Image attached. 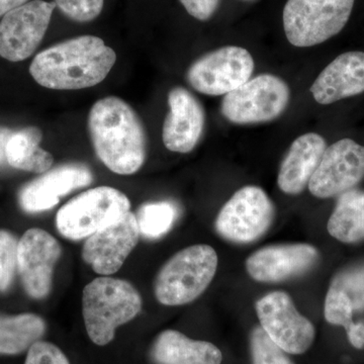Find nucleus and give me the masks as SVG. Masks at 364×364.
<instances>
[{
    "mask_svg": "<svg viewBox=\"0 0 364 364\" xmlns=\"http://www.w3.org/2000/svg\"><path fill=\"white\" fill-rule=\"evenodd\" d=\"M116 61V52L104 40L80 36L39 53L30 73L36 82L49 90H85L102 82Z\"/></svg>",
    "mask_w": 364,
    "mask_h": 364,
    "instance_id": "f257e3e1",
    "label": "nucleus"
},
{
    "mask_svg": "<svg viewBox=\"0 0 364 364\" xmlns=\"http://www.w3.org/2000/svg\"><path fill=\"white\" fill-rule=\"evenodd\" d=\"M88 131L97 157L121 176L136 173L147 153V136L136 112L117 97L97 100L88 114Z\"/></svg>",
    "mask_w": 364,
    "mask_h": 364,
    "instance_id": "f03ea898",
    "label": "nucleus"
},
{
    "mask_svg": "<svg viewBox=\"0 0 364 364\" xmlns=\"http://www.w3.org/2000/svg\"><path fill=\"white\" fill-rule=\"evenodd\" d=\"M142 310V299L133 284L112 277H97L83 289L82 314L93 343L104 346L114 339L117 327L130 322Z\"/></svg>",
    "mask_w": 364,
    "mask_h": 364,
    "instance_id": "7ed1b4c3",
    "label": "nucleus"
},
{
    "mask_svg": "<svg viewBox=\"0 0 364 364\" xmlns=\"http://www.w3.org/2000/svg\"><path fill=\"white\" fill-rule=\"evenodd\" d=\"M215 249L198 244L174 254L158 272L155 296L165 306L191 303L208 289L217 272Z\"/></svg>",
    "mask_w": 364,
    "mask_h": 364,
    "instance_id": "20e7f679",
    "label": "nucleus"
},
{
    "mask_svg": "<svg viewBox=\"0 0 364 364\" xmlns=\"http://www.w3.org/2000/svg\"><path fill=\"white\" fill-rule=\"evenodd\" d=\"M355 0H287L284 33L294 47L322 44L338 35L350 18Z\"/></svg>",
    "mask_w": 364,
    "mask_h": 364,
    "instance_id": "39448f33",
    "label": "nucleus"
},
{
    "mask_svg": "<svg viewBox=\"0 0 364 364\" xmlns=\"http://www.w3.org/2000/svg\"><path fill=\"white\" fill-rule=\"evenodd\" d=\"M130 208V200L119 189L98 186L75 196L60 208L57 229L70 240L88 238L121 219Z\"/></svg>",
    "mask_w": 364,
    "mask_h": 364,
    "instance_id": "423d86ee",
    "label": "nucleus"
},
{
    "mask_svg": "<svg viewBox=\"0 0 364 364\" xmlns=\"http://www.w3.org/2000/svg\"><path fill=\"white\" fill-rule=\"evenodd\" d=\"M291 91L282 78L260 74L223 98L222 114L236 124L267 123L282 116L289 105Z\"/></svg>",
    "mask_w": 364,
    "mask_h": 364,
    "instance_id": "0eeeda50",
    "label": "nucleus"
},
{
    "mask_svg": "<svg viewBox=\"0 0 364 364\" xmlns=\"http://www.w3.org/2000/svg\"><path fill=\"white\" fill-rule=\"evenodd\" d=\"M253 70V57L245 48L226 46L196 60L186 78L198 92L219 97L247 82Z\"/></svg>",
    "mask_w": 364,
    "mask_h": 364,
    "instance_id": "6e6552de",
    "label": "nucleus"
},
{
    "mask_svg": "<svg viewBox=\"0 0 364 364\" xmlns=\"http://www.w3.org/2000/svg\"><path fill=\"white\" fill-rule=\"evenodd\" d=\"M274 205L258 186L239 189L220 210L215 229L223 238L236 243L259 239L272 226Z\"/></svg>",
    "mask_w": 364,
    "mask_h": 364,
    "instance_id": "1a4fd4ad",
    "label": "nucleus"
},
{
    "mask_svg": "<svg viewBox=\"0 0 364 364\" xmlns=\"http://www.w3.org/2000/svg\"><path fill=\"white\" fill-rule=\"evenodd\" d=\"M255 309L260 327L287 353L303 354L312 346L315 328L287 293L272 291L258 299Z\"/></svg>",
    "mask_w": 364,
    "mask_h": 364,
    "instance_id": "9d476101",
    "label": "nucleus"
},
{
    "mask_svg": "<svg viewBox=\"0 0 364 364\" xmlns=\"http://www.w3.org/2000/svg\"><path fill=\"white\" fill-rule=\"evenodd\" d=\"M55 9L53 1L30 0L2 16L0 57L21 62L32 56L44 39Z\"/></svg>",
    "mask_w": 364,
    "mask_h": 364,
    "instance_id": "9b49d317",
    "label": "nucleus"
},
{
    "mask_svg": "<svg viewBox=\"0 0 364 364\" xmlns=\"http://www.w3.org/2000/svg\"><path fill=\"white\" fill-rule=\"evenodd\" d=\"M364 178V146L345 138L326 148L309 191L318 198L339 196Z\"/></svg>",
    "mask_w": 364,
    "mask_h": 364,
    "instance_id": "f8f14e48",
    "label": "nucleus"
},
{
    "mask_svg": "<svg viewBox=\"0 0 364 364\" xmlns=\"http://www.w3.org/2000/svg\"><path fill=\"white\" fill-rule=\"evenodd\" d=\"M61 253L59 242L44 230L32 228L23 235L18 241V272L31 298L44 299L50 294Z\"/></svg>",
    "mask_w": 364,
    "mask_h": 364,
    "instance_id": "ddd939ff",
    "label": "nucleus"
},
{
    "mask_svg": "<svg viewBox=\"0 0 364 364\" xmlns=\"http://www.w3.org/2000/svg\"><path fill=\"white\" fill-rule=\"evenodd\" d=\"M139 235L136 215L126 213L117 222L88 237L83 246V260L98 274H114L136 247Z\"/></svg>",
    "mask_w": 364,
    "mask_h": 364,
    "instance_id": "4468645a",
    "label": "nucleus"
},
{
    "mask_svg": "<svg viewBox=\"0 0 364 364\" xmlns=\"http://www.w3.org/2000/svg\"><path fill=\"white\" fill-rule=\"evenodd\" d=\"M92 181V172L85 165H59L26 183L18 193V202L21 208L30 214L45 212L58 205L61 196L90 186Z\"/></svg>",
    "mask_w": 364,
    "mask_h": 364,
    "instance_id": "2eb2a0df",
    "label": "nucleus"
},
{
    "mask_svg": "<svg viewBox=\"0 0 364 364\" xmlns=\"http://www.w3.org/2000/svg\"><path fill=\"white\" fill-rule=\"evenodd\" d=\"M318 259L317 249L308 244L273 245L251 254L246 269L256 282H279L308 272Z\"/></svg>",
    "mask_w": 364,
    "mask_h": 364,
    "instance_id": "dca6fc26",
    "label": "nucleus"
},
{
    "mask_svg": "<svg viewBox=\"0 0 364 364\" xmlns=\"http://www.w3.org/2000/svg\"><path fill=\"white\" fill-rule=\"evenodd\" d=\"M168 105L170 111L163 124V143L172 152H191L202 138L205 128L203 105L181 86L169 91Z\"/></svg>",
    "mask_w": 364,
    "mask_h": 364,
    "instance_id": "f3484780",
    "label": "nucleus"
},
{
    "mask_svg": "<svg viewBox=\"0 0 364 364\" xmlns=\"http://www.w3.org/2000/svg\"><path fill=\"white\" fill-rule=\"evenodd\" d=\"M310 90L320 105L334 104L364 92V53L339 55L321 72Z\"/></svg>",
    "mask_w": 364,
    "mask_h": 364,
    "instance_id": "a211bd4d",
    "label": "nucleus"
},
{
    "mask_svg": "<svg viewBox=\"0 0 364 364\" xmlns=\"http://www.w3.org/2000/svg\"><path fill=\"white\" fill-rule=\"evenodd\" d=\"M327 148L325 139L315 133L299 136L287 151L280 165L277 184L282 193H303L317 170Z\"/></svg>",
    "mask_w": 364,
    "mask_h": 364,
    "instance_id": "6ab92c4d",
    "label": "nucleus"
},
{
    "mask_svg": "<svg viewBox=\"0 0 364 364\" xmlns=\"http://www.w3.org/2000/svg\"><path fill=\"white\" fill-rule=\"evenodd\" d=\"M152 358L159 364H221L223 354L215 345L166 330L153 345Z\"/></svg>",
    "mask_w": 364,
    "mask_h": 364,
    "instance_id": "aec40b11",
    "label": "nucleus"
},
{
    "mask_svg": "<svg viewBox=\"0 0 364 364\" xmlns=\"http://www.w3.org/2000/svg\"><path fill=\"white\" fill-rule=\"evenodd\" d=\"M43 134L37 127L14 132L6 147V162L16 169L45 173L52 168L54 158L40 147Z\"/></svg>",
    "mask_w": 364,
    "mask_h": 364,
    "instance_id": "412c9836",
    "label": "nucleus"
},
{
    "mask_svg": "<svg viewBox=\"0 0 364 364\" xmlns=\"http://www.w3.org/2000/svg\"><path fill=\"white\" fill-rule=\"evenodd\" d=\"M327 230L342 243L364 240V191L353 188L339 196Z\"/></svg>",
    "mask_w": 364,
    "mask_h": 364,
    "instance_id": "4be33fe9",
    "label": "nucleus"
},
{
    "mask_svg": "<svg viewBox=\"0 0 364 364\" xmlns=\"http://www.w3.org/2000/svg\"><path fill=\"white\" fill-rule=\"evenodd\" d=\"M45 331V321L36 314H0V354L14 355L28 350Z\"/></svg>",
    "mask_w": 364,
    "mask_h": 364,
    "instance_id": "5701e85b",
    "label": "nucleus"
},
{
    "mask_svg": "<svg viewBox=\"0 0 364 364\" xmlns=\"http://www.w3.org/2000/svg\"><path fill=\"white\" fill-rule=\"evenodd\" d=\"M176 215V208L168 202L146 203L136 217L139 231L147 238H159L171 229Z\"/></svg>",
    "mask_w": 364,
    "mask_h": 364,
    "instance_id": "b1692460",
    "label": "nucleus"
},
{
    "mask_svg": "<svg viewBox=\"0 0 364 364\" xmlns=\"http://www.w3.org/2000/svg\"><path fill=\"white\" fill-rule=\"evenodd\" d=\"M324 316L328 323L342 326L345 330L354 323L350 299L334 280H332L326 296Z\"/></svg>",
    "mask_w": 364,
    "mask_h": 364,
    "instance_id": "393cba45",
    "label": "nucleus"
},
{
    "mask_svg": "<svg viewBox=\"0 0 364 364\" xmlns=\"http://www.w3.org/2000/svg\"><path fill=\"white\" fill-rule=\"evenodd\" d=\"M250 346L253 364H294L261 327H256L251 333Z\"/></svg>",
    "mask_w": 364,
    "mask_h": 364,
    "instance_id": "a878e982",
    "label": "nucleus"
},
{
    "mask_svg": "<svg viewBox=\"0 0 364 364\" xmlns=\"http://www.w3.org/2000/svg\"><path fill=\"white\" fill-rule=\"evenodd\" d=\"M18 241L13 233L0 230V291L6 293L18 272Z\"/></svg>",
    "mask_w": 364,
    "mask_h": 364,
    "instance_id": "bb28decb",
    "label": "nucleus"
},
{
    "mask_svg": "<svg viewBox=\"0 0 364 364\" xmlns=\"http://www.w3.org/2000/svg\"><path fill=\"white\" fill-rule=\"evenodd\" d=\"M64 16L77 23H90L102 14L105 0H53Z\"/></svg>",
    "mask_w": 364,
    "mask_h": 364,
    "instance_id": "cd10ccee",
    "label": "nucleus"
},
{
    "mask_svg": "<svg viewBox=\"0 0 364 364\" xmlns=\"http://www.w3.org/2000/svg\"><path fill=\"white\" fill-rule=\"evenodd\" d=\"M25 364H70L58 347L49 342L38 341L28 349Z\"/></svg>",
    "mask_w": 364,
    "mask_h": 364,
    "instance_id": "c85d7f7f",
    "label": "nucleus"
},
{
    "mask_svg": "<svg viewBox=\"0 0 364 364\" xmlns=\"http://www.w3.org/2000/svg\"><path fill=\"white\" fill-rule=\"evenodd\" d=\"M179 1L193 18L205 21L214 16L221 0H179Z\"/></svg>",
    "mask_w": 364,
    "mask_h": 364,
    "instance_id": "c756f323",
    "label": "nucleus"
},
{
    "mask_svg": "<svg viewBox=\"0 0 364 364\" xmlns=\"http://www.w3.org/2000/svg\"><path fill=\"white\" fill-rule=\"evenodd\" d=\"M347 337H348L349 342L352 346L355 348L361 349L364 347V323L355 322L353 323L346 329Z\"/></svg>",
    "mask_w": 364,
    "mask_h": 364,
    "instance_id": "7c9ffc66",
    "label": "nucleus"
},
{
    "mask_svg": "<svg viewBox=\"0 0 364 364\" xmlns=\"http://www.w3.org/2000/svg\"><path fill=\"white\" fill-rule=\"evenodd\" d=\"M14 131L9 128L0 127V164L6 162V147L9 139L13 136Z\"/></svg>",
    "mask_w": 364,
    "mask_h": 364,
    "instance_id": "2f4dec72",
    "label": "nucleus"
},
{
    "mask_svg": "<svg viewBox=\"0 0 364 364\" xmlns=\"http://www.w3.org/2000/svg\"><path fill=\"white\" fill-rule=\"evenodd\" d=\"M28 1L30 0H0V18Z\"/></svg>",
    "mask_w": 364,
    "mask_h": 364,
    "instance_id": "473e14b6",
    "label": "nucleus"
}]
</instances>
